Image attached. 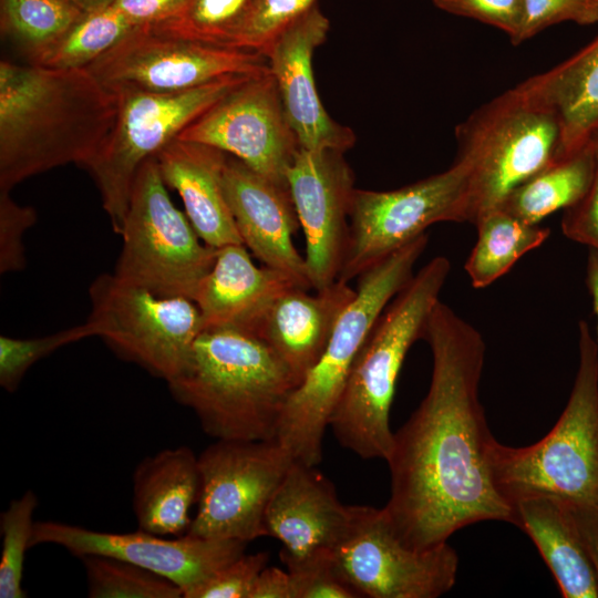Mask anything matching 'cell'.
<instances>
[{"label": "cell", "instance_id": "e575fe53", "mask_svg": "<svg viewBox=\"0 0 598 598\" xmlns=\"http://www.w3.org/2000/svg\"><path fill=\"white\" fill-rule=\"evenodd\" d=\"M93 337L87 323L40 338L0 337V385L9 392L19 386L28 370L42 358L66 344Z\"/></svg>", "mask_w": 598, "mask_h": 598}, {"label": "cell", "instance_id": "83f0119b", "mask_svg": "<svg viewBox=\"0 0 598 598\" xmlns=\"http://www.w3.org/2000/svg\"><path fill=\"white\" fill-rule=\"evenodd\" d=\"M474 225L477 238L464 268L476 289L507 274L519 258L540 247L550 235L549 228L527 224L499 207L480 215Z\"/></svg>", "mask_w": 598, "mask_h": 598}, {"label": "cell", "instance_id": "484cf974", "mask_svg": "<svg viewBox=\"0 0 598 598\" xmlns=\"http://www.w3.org/2000/svg\"><path fill=\"white\" fill-rule=\"evenodd\" d=\"M519 85L549 106L561 128V155L598 132V34L551 69Z\"/></svg>", "mask_w": 598, "mask_h": 598}, {"label": "cell", "instance_id": "ffe728a7", "mask_svg": "<svg viewBox=\"0 0 598 598\" xmlns=\"http://www.w3.org/2000/svg\"><path fill=\"white\" fill-rule=\"evenodd\" d=\"M351 520L333 484L316 466L293 461L265 516L267 536L282 544V563L333 551Z\"/></svg>", "mask_w": 598, "mask_h": 598}, {"label": "cell", "instance_id": "44dd1931", "mask_svg": "<svg viewBox=\"0 0 598 598\" xmlns=\"http://www.w3.org/2000/svg\"><path fill=\"white\" fill-rule=\"evenodd\" d=\"M296 286L286 274L254 264L246 246L235 244L217 248L214 265L193 300L203 330L230 328L254 334L271 303Z\"/></svg>", "mask_w": 598, "mask_h": 598}, {"label": "cell", "instance_id": "277c9868", "mask_svg": "<svg viewBox=\"0 0 598 598\" xmlns=\"http://www.w3.org/2000/svg\"><path fill=\"white\" fill-rule=\"evenodd\" d=\"M436 256L415 272L377 319L331 415L338 442L362 458L386 461L393 445L390 410L405 357L423 338L451 271Z\"/></svg>", "mask_w": 598, "mask_h": 598}, {"label": "cell", "instance_id": "d4e9b609", "mask_svg": "<svg viewBox=\"0 0 598 598\" xmlns=\"http://www.w3.org/2000/svg\"><path fill=\"white\" fill-rule=\"evenodd\" d=\"M516 526L537 547L564 598H598V575L567 508L550 497L514 504Z\"/></svg>", "mask_w": 598, "mask_h": 598}, {"label": "cell", "instance_id": "ac0fdd59", "mask_svg": "<svg viewBox=\"0 0 598 598\" xmlns=\"http://www.w3.org/2000/svg\"><path fill=\"white\" fill-rule=\"evenodd\" d=\"M329 28V19L315 6L285 28L264 54L300 148L344 153L354 145L355 135L328 114L312 72L313 53L326 41Z\"/></svg>", "mask_w": 598, "mask_h": 598}, {"label": "cell", "instance_id": "3957f363", "mask_svg": "<svg viewBox=\"0 0 598 598\" xmlns=\"http://www.w3.org/2000/svg\"><path fill=\"white\" fill-rule=\"evenodd\" d=\"M167 384L207 435L271 441L299 380L258 336L217 328L199 333L187 365Z\"/></svg>", "mask_w": 598, "mask_h": 598}, {"label": "cell", "instance_id": "6da1fadb", "mask_svg": "<svg viewBox=\"0 0 598 598\" xmlns=\"http://www.w3.org/2000/svg\"><path fill=\"white\" fill-rule=\"evenodd\" d=\"M432 353L425 398L393 433L386 463L391 493L383 507L411 547L430 548L484 520L516 524L493 483L495 439L480 402L486 344L481 332L441 300L423 338Z\"/></svg>", "mask_w": 598, "mask_h": 598}, {"label": "cell", "instance_id": "bcb514c9", "mask_svg": "<svg viewBox=\"0 0 598 598\" xmlns=\"http://www.w3.org/2000/svg\"><path fill=\"white\" fill-rule=\"evenodd\" d=\"M84 14L104 9L113 4L115 0H68Z\"/></svg>", "mask_w": 598, "mask_h": 598}, {"label": "cell", "instance_id": "f35d334b", "mask_svg": "<svg viewBox=\"0 0 598 598\" xmlns=\"http://www.w3.org/2000/svg\"><path fill=\"white\" fill-rule=\"evenodd\" d=\"M440 10L488 24L518 45L524 20L523 0H432Z\"/></svg>", "mask_w": 598, "mask_h": 598}, {"label": "cell", "instance_id": "8fae6325", "mask_svg": "<svg viewBox=\"0 0 598 598\" xmlns=\"http://www.w3.org/2000/svg\"><path fill=\"white\" fill-rule=\"evenodd\" d=\"M468 220V171L455 159L445 171L391 190L354 189L349 241L338 280L363 271L443 221Z\"/></svg>", "mask_w": 598, "mask_h": 598}, {"label": "cell", "instance_id": "4316f807", "mask_svg": "<svg viewBox=\"0 0 598 598\" xmlns=\"http://www.w3.org/2000/svg\"><path fill=\"white\" fill-rule=\"evenodd\" d=\"M594 136L582 146L563 154L515 187L499 208L527 224H539L557 210L578 202L595 172Z\"/></svg>", "mask_w": 598, "mask_h": 598}, {"label": "cell", "instance_id": "60d3db41", "mask_svg": "<svg viewBox=\"0 0 598 598\" xmlns=\"http://www.w3.org/2000/svg\"><path fill=\"white\" fill-rule=\"evenodd\" d=\"M595 141V172L582 197L564 210L561 231L568 239L598 252V132Z\"/></svg>", "mask_w": 598, "mask_h": 598}, {"label": "cell", "instance_id": "7c38bea8", "mask_svg": "<svg viewBox=\"0 0 598 598\" xmlns=\"http://www.w3.org/2000/svg\"><path fill=\"white\" fill-rule=\"evenodd\" d=\"M292 462L277 440H216L198 456L200 491L186 534L245 543L267 536L268 504Z\"/></svg>", "mask_w": 598, "mask_h": 598}, {"label": "cell", "instance_id": "ee69618b", "mask_svg": "<svg viewBox=\"0 0 598 598\" xmlns=\"http://www.w3.org/2000/svg\"><path fill=\"white\" fill-rule=\"evenodd\" d=\"M564 506L570 514L598 575V514Z\"/></svg>", "mask_w": 598, "mask_h": 598}, {"label": "cell", "instance_id": "8992f818", "mask_svg": "<svg viewBox=\"0 0 598 598\" xmlns=\"http://www.w3.org/2000/svg\"><path fill=\"white\" fill-rule=\"evenodd\" d=\"M427 241L426 234L420 236L358 277L354 298L282 412L276 440L293 461L316 466L322 460L324 432L360 351L381 312L414 275Z\"/></svg>", "mask_w": 598, "mask_h": 598}, {"label": "cell", "instance_id": "d590c367", "mask_svg": "<svg viewBox=\"0 0 598 598\" xmlns=\"http://www.w3.org/2000/svg\"><path fill=\"white\" fill-rule=\"evenodd\" d=\"M293 598H357L360 595L339 571L333 551L285 561Z\"/></svg>", "mask_w": 598, "mask_h": 598}, {"label": "cell", "instance_id": "cb8c5ba5", "mask_svg": "<svg viewBox=\"0 0 598 598\" xmlns=\"http://www.w3.org/2000/svg\"><path fill=\"white\" fill-rule=\"evenodd\" d=\"M198 456L187 446L165 448L143 458L133 473V509L140 529L182 536L198 502Z\"/></svg>", "mask_w": 598, "mask_h": 598}, {"label": "cell", "instance_id": "f1b7e54d", "mask_svg": "<svg viewBox=\"0 0 598 598\" xmlns=\"http://www.w3.org/2000/svg\"><path fill=\"white\" fill-rule=\"evenodd\" d=\"M83 16L68 0H1L2 30L29 56L30 63Z\"/></svg>", "mask_w": 598, "mask_h": 598}, {"label": "cell", "instance_id": "2e32d148", "mask_svg": "<svg viewBox=\"0 0 598 598\" xmlns=\"http://www.w3.org/2000/svg\"><path fill=\"white\" fill-rule=\"evenodd\" d=\"M54 544L78 558L84 555L116 557L173 582L183 598L217 570L245 554L248 543L234 539L203 538L185 534L167 539L143 529L132 533H106L61 522H35L31 547Z\"/></svg>", "mask_w": 598, "mask_h": 598}, {"label": "cell", "instance_id": "7a4b0ae2", "mask_svg": "<svg viewBox=\"0 0 598 598\" xmlns=\"http://www.w3.org/2000/svg\"><path fill=\"white\" fill-rule=\"evenodd\" d=\"M117 96L86 69L0 63V190L66 164L86 166Z\"/></svg>", "mask_w": 598, "mask_h": 598}, {"label": "cell", "instance_id": "e0dca14e", "mask_svg": "<svg viewBox=\"0 0 598 598\" xmlns=\"http://www.w3.org/2000/svg\"><path fill=\"white\" fill-rule=\"evenodd\" d=\"M287 183L306 240L312 289L338 280L349 241L354 174L342 152L299 148Z\"/></svg>", "mask_w": 598, "mask_h": 598}, {"label": "cell", "instance_id": "30bf717a", "mask_svg": "<svg viewBox=\"0 0 598 598\" xmlns=\"http://www.w3.org/2000/svg\"><path fill=\"white\" fill-rule=\"evenodd\" d=\"M89 295L93 337L166 382L182 373L203 331L194 300L158 296L114 272L96 277Z\"/></svg>", "mask_w": 598, "mask_h": 598}, {"label": "cell", "instance_id": "5b68a950", "mask_svg": "<svg viewBox=\"0 0 598 598\" xmlns=\"http://www.w3.org/2000/svg\"><path fill=\"white\" fill-rule=\"evenodd\" d=\"M578 330L579 365L555 426L529 446L491 443L493 483L513 509L520 499L550 497L598 514V342L586 321Z\"/></svg>", "mask_w": 598, "mask_h": 598}, {"label": "cell", "instance_id": "9a60e30c", "mask_svg": "<svg viewBox=\"0 0 598 598\" xmlns=\"http://www.w3.org/2000/svg\"><path fill=\"white\" fill-rule=\"evenodd\" d=\"M177 138L215 147L286 186L300 148L270 70L247 78Z\"/></svg>", "mask_w": 598, "mask_h": 598}, {"label": "cell", "instance_id": "7402d4cb", "mask_svg": "<svg viewBox=\"0 0 598 598\" xmlns=\"http://www.w3.org/2000/svg\"><path fill=\"white\" fill-rule=\"evenodd\" d=\"M299 286L281 293L254 334L262 339L302 382L323 353L334 327L355 296L340 280L309 292Z\"/></svg>", "mask_w": 598, "mask_h": 598}, {"label": "cell", "instance_id": "4dcf8cb0", "mask_svg": "<svg viewBox=\"0 0 598 598\" xmlns=\"http://www.w3.org/2000/svg\"><path fill=\"white\" fill-rule=\"evenodd\" d=\"M90 598H179L172 580L133 563L105 555L80 557Z\"/></svg>", "mask_w": 598, "mask_h": 598}, {"label": "cell", "instance_id": "f546056e", "mask_svg": "<svg viewBox=\"0 0 598 598\" xmlns=\"http://www.w3.org/2000/svg\"><path fill=\"white\" fill-rule=\"evenodd\" d=\"M137 29L113 4L84 14L53 47L32 64L82 69Z\"/></svg>", "mask_w": 598, "mask_h": 598}, {"label": "cell", "instance_id": "74e56055", "mask_svg": "<svg viewBox=\"0 0 598 598\" xmlns=\"http://www.w3.org/2000/svg\"><path fill=\"white\" fill-rule=\"evenodd\" d=\"M268 559L265 551L243 554L189 591L185 598H250L254 585Z\"/></svg>", "mask_w": 598, "mask_h": 598}, {"label": "cell", "instance_id": "1f68e13d", "mask_svg": "<svg viewBox=\"0 0 598 598\" xmlns=\"http://www.w3.org/2000/svg\"><path fill=\"white\" fill-rule=\"evenodd\" d=\"M250 0H189L184 11L152 31L213 45L229 47Z\"/></svg>", "mask_w": 598, "mask_h": 598}, {"label": "cell", "instance_id": "ba28073f", "mask_svg": "<svg viewBox=\"0 0 598 598\" xmlns=\"http://www.w3.org/2000/svg\"><path fill=\"white\" fill-rule=\"evenodd\" d=\"M167 188L151 157L134 181L114 274L158 296L193 300L217 249L199 238Z\"/></svg>", "mask_w": 598, "mask_h": 598}, {"label": "cell", "instance_id": "5bb4252c", "mask_svg": "<svg viewBox=\"0 0 598 598\" xmlns=\"http://www.w3.org/2000/svg\"><path fill=\"white\" fill-rule=\"evenodd\" d=\"M86 69L112 93H176L231 75L270 70L265 54L137 28Z\"/></svg>", "mask_w": 598, "mask_h": 598}, {"label": "cell", "instance_id": "8d00e7d4", "mask_svg": "<svg viewBox=\"0 0 598 598\" xmlns=\"http://www.w3.org/2000/svg\"><path fill=\"white\" fill-rule=\"evenodd\" d=\"M524 20L518 44L563 22L598 23V0H523Z\"/></svg>", "mask_w": 598, "mask_h": 598}, {"label": "cell", "instance_id": "9c48e42d", "mask_svg": "<svg viewBox=\"0 0 598 598\" xmlns=\"http://www.w3.org/2000/svg\"><path fill=\"white\" fill-rule=\"evenodd\" d=\"M249 76H225L176 93H114L117 96L114 123L85 167L95 181L116 234L122 231L141 166Z\"/></svg>", "mask_w": 598, "mask_h": 598}, {"label": "cell", "instance_id": "d6a6232c", "mask_svg": "<svg viewBox=\"0 0 598 598\" xmlns=\"http://www.w3.org/2000/svg\"><path fill=\"white\" fill-rule=\"evenodd\" d=\"M38 497L33 491H25L11 501L0 516L2 548L0 557V597L24 598L22 587L25 551L31 548L34 527L33 514Z\"/></svg>", "mask_w": 598, "mask_h": 598}, {"label": "cell", "instance_id": "603a6c76", "mask_svg": "<svg viewBox=\"0 0 598 598\" xmlns=\"http://www.w3.org/2000/svg\"><path fill=\"white\" fill-rule=\"evenodd\" d=\"M155 158L163 181L177 192L187 218L207 246L243 244L224 190L227 154L175 138Z\"/></svg>", "mask_w": 598, "mask_h": 598}, {"label": "cell", "instance_id": "7bdbcfd3", "mask_svg": "<svg viewBox=\"0 0 598 598\" xmlns=\"http://www.w3.org/2000/svg\"><path fill=\"white\" fill-rule=\"evenodd\" d=\"M250 598H293L288 570L266 566L254 585Z\"/></svg>", "mask_w": 598, "mask_h": 598}, {"label": "cell", "instance_id": "836d02e7", "mask_svg": "<svg viewBox=\"0 0 598 598\" xmlns=\"http://www.w3.org/2000/svg\"><path fill=\"white\" fill-rule=\"evenodd\" d=\"M317 0H250L229 47L265 53L290 23L312 9Z\"/></svg>", "mask_w": 598, "mask_h": 598}, {"label": "cell", "instance_id": "4fadbf2b", "mask_svg": "<svg viewBox=\"0 0 598 598\" xmlns=\"http://www.w3.org/2000/svg\"><path fill=\"white\" fill-rule=\"evenodd\" d=\"M336 565L360 597L436 598L456 581L458 556L446 543L414 548L384 508L351 505L349 528L333 549Z\"/></svg>", "mask_w": 598, "mask_h": 598}, {"label": "cell", "instance_id": "ab89813d", "mask_svg": "<svg viewBox=\"0 0 598 598\" xmlns=\"http://www.w3.org/2000/svg\"><path fill=\"white\" fill-rule=\"evenodd\" d=\"M37 213L30 206L14 202L9 192L0 190V272H14L25 265L23 236L35 223Z\"/></svg>", "mask_w": 598, "mask_h": 598}, {"label": "cell", "instance_id": "f6af8a7d", "mask_svg": "<svg viewBox=\"0 0 598 598\" xmlns=\"http://www.w3.org/2000/svg\"><path fill=\"white\" fill-rule=\"evenodd\" d=\"M586 286L591 297L598 334V252L589 250L586 265Z\"/></svg>", "mask_w": 598, "mask_h": 598}, {"label": "cell", "instance_id": "52a82bcc", "mask_svg": "<svg viewBox=\"0 0 598 598\" xmlns=\"http://www.w3.org/2000/svg\"><path fill=\"white\" fill-rule=\"evenodd\" d=\"M455 138V159L468 171L472 224L561 155L557 115L519 84L473 111L456 126Z\"/></svg>", "mask_w": 598, "mask_h": 598}, {"label": "cell", "instance_id": "b9f144b4", "mask_svg": "<svg viewBox=\"0 0 598 598\" xmlns=\"http://www.w3.org/2000/svg\"><path fill=\"white\" fill-rule=\"evenodd\" d=\"M189 0H115L113 6L135 27L145 28L179 16Z\"/></svg>", "mask_w": 598, "mask_h": 598}, {"label": "cell", "instance_id": "d6986e66", "mask_svg": "<svg viewBox=\"0 0 598 598\" xmlns=\"http://www.w3.org/2000/svg\"><path fill=\"white\" fill-rule=\"evenodd\" d=\"M224 190L243 244L265 266L312 289L305 257L292 236L300 227L289 187L257 173L227 155Z\"/></svg>", "mask_w": 598, "mask_h": 598}]
</instances>
